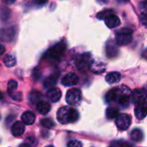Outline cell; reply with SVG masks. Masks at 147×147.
<instances>
[{
	"label": "cell",
	"instance_id": "cell-30",
	"mask_svg": "<svg viewBox=\"0 0 147 147\" xmlns=\"http://www.w3.org/2000/svg\"><path fill=\"white\" fill-rule=\"evenodd\" d=\"M10 97L13 100L19 102V101H22V92H15L12 95H10Z\"/></svg>",
	"mask_w": 147,
	"mask_h": 147
},
{
	"label": "cell",
	"instance_id": "cell-22",
	"mask_svg": "<svg viewBox=\"0 0 147 147\" xmlns=\"http://www.w3.org/2000/svg\"><path fill=\"white\" fill-rule=\"evenodd\" d=\"M3 63L7 67H12L16 64V59L13 55L8 54L3 58Z\"/></svg>",
	"mask_w": 147,
	"mask_h": 147
},
{
	"label": "cell",
	"instance_id": "cell-5",
	"mask_svg": "<svg viewBox=\"0 0 147 147\" xmlns=\"http://www.w3.org/2000/svg\"><path fill=\"white\" fill-rule=\"evenodd\" d=\"M131 123H132V117L127 114H121L116 118L117 127L121 131H125L128 129V127L131 126Z\"/></svg>",
	"mask_w": 147,
	"mask_h": 147
},
{
	"label": "cell",
	"instance_id": "cell-32",
	"mask_svg": "<svg viewBox=\"0 0 147 147\" xmlns=\"http://www.w3.org/2000/svg\"><path fill=\"white\" fill-rule=\"evenodd\" d=\"M140 9L143 11V13H147V0H144L140 3Z\"/></svg>",
	"mask_w": 147,
	"mask_h": 147
},
{
	"label": "cell",
	"instance_id": "cell-12",
	"mask_svg": "<svg viewBox=\"0 0 147 147\" xmlns=\"http://www.w3.org/2000/svg\"><path fill=\"white\" fill-rule=\"evenodd\" d=\"M61 96H62V93L59 88H52L47 93V98L53 102H59L61 98Z\"/></svg>",
	"mask_w": 147,
	"mask_h": 147
},
{
	"label": "cell",
	"instance_id": "cell-17",
	"mask_svg": "<svg viewBox=\"0 0 147 147\" xmlns=\"http://www.w3.org/2000/svg\"><path fill=\"white\" fill-rule=\"evenodd\" d=\"M90 69L91 71L96 73V74H101V73H103L106 70V66L105 65L101 62V61H96V62H93L91 63L90 65Z\"/></svg>",
	"mask_w": 147,
	"mask_h": 147
},
{
	"label": "cell",
	"instance_id": "cell-20",
	"mask_svg": "<svg viewBox=\"0 0 147 147\" xmlns=\"http://www.w3.org/2000/svg\"><path fill=\"white\" fill-rule=\"evenodd\" d=\"M143 133L140 129L139 128H136V129H134L131 134H130V139L132 141H134V142H140L143 140Z\"/></svg>",
	"mask_w": 147,
	"mask_h": 147
},
{
	"label": "cell",
	"instance_id": "cell-3",
	"mask_svg": "<svg viewBox=\"0 0 147 147\" xmlns=\"http://www.w3.org/2000/svg\"><path fill=\"white\" fill-rule=\"evenodd\" d=\"M132 30L127 28H123L116 32V43L120 46H124L131 42L132 40Z\"/></svg>",
	"mask_w": 147,
	"mask_h": 147
},
{
	"label": "cell",
	"instance_id": "cell-36",
	"mask_svg": "<svg viewBox=\"0 0 147 147\" xmlns=\"http://www.w3.org/2000/svg\"><path fill=\"white\" fill-rule=\"evenodd\" d=\"M97 3H99L101 4H105L108 3V0H97Z\"/></svg>",
	"mask_w": 147,
	"mask_h": 147
},
{
	"label": "cell",
	"instance_id": "cell-34",
	"mask_svg": "<svg viewBox=\"0 0 147 147\" xmlns=\"http://www.w3.org/2000/svg\"><path fill=\"white\" fill-rule=\"evenodd\" d=\"M3 2L6 4H11V3H14L16 2V0H3Z\"/></svg>",
	"mask_w": 147,
	"mask_h": 147
},
{
	"label": "cell",
	"instance_id": "cell-27",
	"mask_svg": "<svg viewBox=\"0 0 147 147\" xmlns=\"http://www.w3.org/2000/svg\"><path fill=\"white\" fill-rule=\"evenodd\" d=\"M41 125L44 127H46V128H53L54 126H55V124H54V122L51 120V119H43V120H41Z\"/></svg>",
	"mask_w": 147,
	"mask_h": 147
},
{
	"label": "cell",
	"instance_id": "cell-39",
	"mask_svg": "<svg viewBox=\"0 0 147 147\" xmlns=\"http://www.w3.org/2000/svg\"><path fill=\"white\" fill-rule=\"evenodd\" d=\"M3 94H2V93L0 92V101H1L2 99H3Z\"/></svg>",
	"mask_w": 147,
	"mask_h": 147
},
{
	"label": "cell",
	"instance_id": "cell-1",
	"mask_svg": "<svg viewBox=\"0 0 147 147\" xmlns=\"http://www.w3.org/2000/svg\"><path fill=\"white\" fill-rule=\"evenodd\" d=\"M79 117L78 112L71 107H62L57 112V120L61 124H68L75 122Z\"/></svg>",
	"mask_w": 147,
	"mask_h": 147
},
{
	"label": "cell",
	"instance_id": "cell-35",
	"mask_svg": "<svg viewBox=\"0 0 147 147\" xmlns=\"http://www.w3.org/2000/svg\"><path fill=\"white\" fill-rule=\"evenodd\" d=\"M35 2L38 4H43V3H45L47 2V0H35Z\"/></svg>",
	"mask_w": 147,
	"mask_h": 147
},
{
	"label": "cell",
	"instance_id": "cell-7",
	"mask_svg": "<svg viewBox=\"0 0 147 147\" xmlns=\"http://www.w3.org/2000/svg\"><path fill=\"white\" fill-rule=\"evenodd\" d=\"M65 51V44L64 42H59L51 48V50L49 51V56L52 59H58L64 54Z\"/></svg>",
	"mask_w": 147,
	"mask_h": 147
},
{
	"label": "cell",
	"instance_id": "cell-31",
	"mask_svg": "<svg viewBox=\"0 0 147 147\" xmlns=\"http://www.w3.org/2000/svg\"><path fill=\"white\" fill-rule=\"evenodd\" d=\"M140 22L143 25L147 26V13H143L140 16Z\"/></svg>",
	"mask_w": 147,
	"mask_h": 147
},
{
	"label": "cell",
	"instance_id": "cell-26",
	"mask_svg": "<svg viewBox=\"0 0 147 147\" xmlns=\"http://www.w3.org/2000/svg\"><path fill=\"white\" fill-rule=\"evenodd\" d=\"M16 89H17V83H16V81H15V80L9 81L8 86H7V90H8L9 95L10 96L13 93H15L16 90Z\"/></svg>",
	"mask_w": 147,
	"mask_h": 147
},
{
	"label": "cell",
	"instance_id": "cell-33",
	"mask_svg": "<svg viewBox=\"0 0 147 147\" xmlns=\"http://www.w3.org/2000/svg\"><path fill=\"white\" fill-rule=\"evenodd\" d=\"M4 52H5V47L2 43H0V56L3 55L4 53Z\"/></svg>",
	"mask_w": 147,
	"mask_h": 147
},
{
	"label": "cell",
	"instance_id": "cell-13",
	"mask_svg": "<svg viewBox=\"0 0 147 147\" xmlns=\"http://www.w3.org/2000/svg\"><path fill=\"white\" fill-rule=\"evenodd\" d=\"M25 127L22 122L21 121H16L12 127H11V133L15 137H20L24 134Z\"/></svg>",
	"mask_w": 147,
	"mask_h": 147
},
{
	"label": "cell",
	"instance_id": "cell-40",
	"mask_svg": "<svg viewBox=\"0 0 147 147\" xmlns=\"http://www.w3.org/2000/svg\"><path fill=\"white\" fill-rule=\"evenodd\" d=\"M47 147H54V146H47Z\"/></svg>",
	"mask_w": 147,
	"mask_h": 147
},
{
	"label": "cell",
	"instance_id": "cell-19",
	"mask_svg": "<svg viewBox=\"0 0 147 147\" xmlns=\"http://www.w3.org/2000/svg\"><path fill=\"white\" fill-rule=\"evenodd\" d=\"M121 78V75L119 73V72H116V71H114V72H109V74H107L106 76V81L110 84H116L118 82H120Z\"/></svg>",
	"mask_w": 147,
	"mask_h": 147
},
{
	"label": "cell",
	"instance_id": "cell-25",
	"mask_svg": "<svg viewBox=\"0 0 147 147\" xmlns=\"http://www.w3.org/2000/svg\"><path fill=\"white\" fill-rule=\"evenodd\" d=\"M114 13H115V10H113V9H105V10H102V11L99 12L97 14L96 17L99 18V19H102V20H105L107 17L114 15Z\"/></svg>",
	"mask_w": 147,
	"mask_h": 147
},
{
	"label": "cell",
	"instance_id": "cell-10",
	"mask_svg": "<svg viewBox=\"0 0 147 147\" xmlns=\"http://www.w3.org/2000/svg\"><path fill=\"white\" fill-rule=\"evenodd\" d=\"M135 116L139 120H143L147 115V102H143L140 103L136 104L134 109Z\"/></svg>",
	"mask_w": 147,
	"mask_h": 147
},
{
	"label": "cell",
	"instance_id": "cell-6",
	"mask_svg": "<svg viewBox=\"0 0 147 147\" xmlns=\"http://www.w3.org/2000/svg\"><path fill=\"white\" fill-rule=\"evenodd\" d=\"M76 64H77L78 68L80 71H86L91 65V59H90V54L84 53V54H81L80 56H78Z\"/></svg>",
	"mask_w": 147,
	"mask_h": 147
},
{
	"label": "cell",
	"instance_id": "cell-4",
	"mask_svg": "<svg viewBox=\"0 0 147 147\" xmlns=\"http://www.w3.org/2000/svg\"><path fill=\"white\" fill-rule=\"evenodd\" d=\"M66 102L70 105H77L80 102L82 99V93L81 90L76 88L71 89L67 91L65 96Z\"/></svg>",
	"mask_w": 147,
	"mask_h": 147
},
{
	"label": "cell",
	"instance_id": "cell-14",
	"mask_svg": "<svg viewBox=\"0 0 147 147\" xmlns=\"http://www.w3.org/2000/svg\"><path fill=\"white\" fill-rule=\"evenodd\" d=\"M105 24L109 28H114L121 24V20L116 15H112L105 19Z\"/></svg>",
	"mask_w": 147,
	"mask_h": 147
},
{
	"label": "cell",
	"instance_id": "cell-18",
	"mask_svg": "<svg viewBox=\"0 0 147 147\" xmlns=\"http://www.w3.org/2000/svg\"><path fill=\"white\" fill-rule=\"evenodd\" d=\"M106 53H107L108 57H109V58H113V57L116 56L118 53L117 47L115 46V43L112 42V40H109L106 46Z\"/></svg>",
	"mask_w": 147,
	"mask_h": 147
},
{
	"label": "cell",
	"instance_id": "cell-2",
	"mask_svg": "<svg viewBox=\"0 0 147 147\" xmlns=\"http://www.w3.org/2000/svg\"><path fill=\"white\" fill-rule=\"evenodd\" d=\"M131 90L128 87L122 85L118 88V95H117V101L119 104L122 107H127L130 103L131 99Z\"/></svg>",
	"mask_w": 147,
	"mask_h": 147
},
{
	"label": "cell",
	"instance_id": "cell-8",
	"mask_svg": "<svg viewBox=\"0 0 147 147\" xmlns=\"http://www.w3.org/2000/svg\"><path fill=\"white\" fill-rule=\"evenodd\" d=\"M131 98L134 104L146 102L147 98V92L144 89H136L132 92Z\"/></svg>",
	"mask_w": 147,
	"mask_h": 147
},
{
	"label": "cell",
	"instance_id": "cell-11",
	"mask_svg": "<svg viewBox=\"0 0 147 147\" xmlns=\"http://www.w3.org/2000/svg\"><path fill=\"white\" fill-rule=\"evenodd\" d=\"M61 82L65 86H73L78 83V78L75 73H68L62 78Z\"/></svg>",
	"mask_w": 147,
	"mask_h": 147
},
{
	"label": "cell",
	"instance_id": "cell-15",
	"mask_svg": "<svg viewBox=\"0 0 147 147\" xmlns=\"http://www.w3.org/2000/svg\"><path fill=\"white\" fill-rule=\"evenodd\" d=\"M22 121L25 124V125H32L34 123L35 121V115L31 112V111H26L22 114Z\"/></svg>",
	"mask_w": 147,
	"mask_h": 147
},
{
	"label": "cell",
	"instance_id": "cell-24",
	"mask_svg": "<svg viewBox=\"0 0 147 147\" xmlns=\"http://www.w3.org/2000/svg\"><path fill=\"white\" fill-rule=\"evenodd\" d=\"M118 115H119V110H118L116 108L111 107V108H109V109L106 110V116H107V118L109 119V120L117 118Z\"/></svg>",
	"mask_w": 147,
	"mask_h": 147
},
{
	"label": "cell",
	"instance_id": "cell-28",
	"mask_svg": "<svg viewBox=\"0 0 147 147\" xmlns=\"http://www.w3.org/2000/svg\"><path fill=\"white\" fill-rule=\"evenodd\" d=\"M41 97V95L39 93V92H33L30 94V96H29V99L31 101V102H36L39 101V99Z\"/></svg>",
	"mask_w": 147,
	"mask_h": 147
},
{
	"label": "cell",
	"instance_id": "cell-29",
	"mask_svg": "<svg viewBox=\"0 0 147 147\" xmlns=\"http://www.w3.org/2000/svg\"><path fill=\"white\" fill-rule=\"evenodd\" d=\"M67 147H83V144L79 140H71L68 143Z\"/></svg>",
	"mask_w": 147,
	"mask_h": 147
},
{
	"label": "cell",
	"instance_id": "cell-9",
	"mask_svg": "<svg viewBox=\"0 0 147 147\" xmlns=\"http://www.w3.org/2000/svg\"><path fill=\"white\" fill-rule=\"evenodd\" d=\"M15 37V29L13 28H4L0 29V40L10 42Z\"/></svg>",
	"mask_w": 147,
	"mask_h": 147
},
{
	"label": "cell",
	"instance_id": "cell-37",
	"mask_svg": "<svg viewBox=\"0 0 147 147\" xmlns=\"http://www.w3.org/2000/svg\"><path fill=\"white\" fill-rule=\"evenodd\" d=\"M19 147H31L29 145H28V144H22L21 146Z\"/></svg>",
	"mask_w": 147,
	"mask_h": 147
},
{
	"label": "cell",
	"instance_id": "cell-16",
	"mask_svg": "<svg viewBox=\"0 0 147 147\" xmlns=\"http://www.w3.org/2000/svg\"><path fill=\"white\" fill-rule=\"evenodd\" d=\"M37 111L41 115H47L51 110V105L45 101H39L36 106Z\"/></svg>",
	"mask_w": 147,
	"mask_h": 147
},
{
	"label": "cell",
	"instance_id": "cell-23",
	"mask_svg": "<svg viewBox=\"0 0 147 147\" xmlns=\"http://www.w3.org/2000/svg\"><path fill=\"white\" fill-rule=\"evenodd\" d=\"M57 79H58V77L55 75H52V76L48 77L44 82V87L45 88H52L53 86H54L56 84Z\"/></svg>",
	"mask_w": 147,
	"mask_h": 147
},
{
	"label": "cell",
	"instance_id": "cell-38",
	"mask_svg": "<svg viewBox=\"0 0 147 147\" xmlns=\"http://www.w3.org/2000/svg\"><path fill=\"white\" fill-rule=\"evenodd\" d=\"M143 57H145L146 59H147V49L143 53Z\"/></svg>",
	"mask_w": 147,
	"mask_h": 147
},
{
	"label": "cell",
	"instance_id": "cell-21",
	"mask_svg": "<svg viewBox=\"0 0 147 147\" xmlns=\"http://www.w3.org/2000/svg\"><path fill=\"white\" fill-rule=\"evenodd\" d=\"M117 95H118V88H114V89H111L109 91H108V93L106 94V101L108 102H113V101H115L117 99Z\"/></svg>",
	"mask_w": 147,
	"mask_h": 147
}]
</instances>
